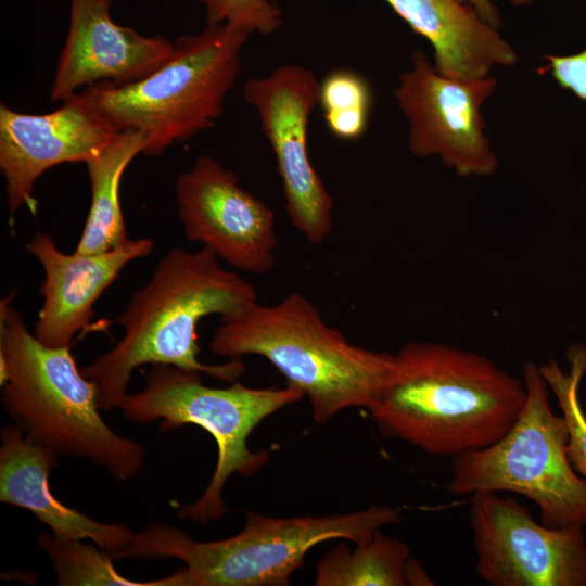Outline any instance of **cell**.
<instances>
[{
    "label": "cell",
    "instance_id": "obj_13",
    "mask_svg": "<svg viewBox=\"0 0 586 586\" xmlns=\"http://www.w3.org/2000/svg\"><path fill=\"white\" fill-rule=\"evenodd\" d=\"M118 135L77 94L46 114L0 105V170L11 217L26 207L36 214L34 188L40 176L63 163H87Z\"/></svg>",
    "mask_w": 586,
    "mask_h": 586
},
{
    "label": "cell",
    "instance_id": "obj_23",
    "mask_svg": "<svg viewBox=\"0 0 586 586\" xmlns=\"http://www.w3.org/2000/svg\"><path fill=\"white\" fill-rule=\"evenodd\" d=\"M206 23L227 24L247 34L272 35L282 23L279 7L270 0H198Z\"/></svg>",
    "mask_w": 586,
    "mask_h": 586
},
{
    "label": "cell",
    "instance_id": "obj_5",
    "mask_svg": "<svg viewBox=\"0 0 586 586\" xmlns=\"http://www.w3.org/2000/svg\"><path fill=\"white\" fill-rule=\"evenodd\" d=\"M402 507L371 506L329 515L270 518L246 511L234 536L198 542L183 531L151 524L135 532L120 558H176L183 562L153 586H285L316 545L334 538L360 543L402 519Z\"/></svg>",
    "mask_w": 586,
    "mask_h": 586
},
{
    "label": "cell",
    "instance_id": "obj_8",
    "mask_svg": "<svg viewBox=\"0 0 586 586\" xmlns=\"http://www.w3.org/2000/svg\"><path fill=\"white\" fill-rule=\"evenodd\" d=\"M525 404L511 429L497 442L451 458L446 486L455 496L513 493L533 501L549 527L586 526V481L568 456L564 417L549 402L538 365L523 367Z\"/></svg>",
    "mask_w": 586,
    "mask_h": 586
},
{
    "label": "cell",
    "instance_id": "obj_1",
    "mask_svg": "<svg viewBox=\"0 0 586 586\" xmlns=\"http://www.w3.org/2000/svg\"><path fill=\"white\" fill-rule=\"evenodd\" d=\"M219 262L204 246L195 252L173 247L158 260L146 284L114 319L124 330L122 339L81 370L97 386L101 410L120 408L131 373L142 365H170L225 382L244 374L242 358L218 365L199 359V322L257 301L253 285Z\"/></svg>",
    "mask_w": 586,
    "mask_h": 586
},
{
    "label": "cell",
    "instance_id": "obj_24",
    "mask_svg": "<svg viewBox=\"0 0 586 586\" xmlns=\"http://www.w3.org/2000/svg\"><path fill=\"white\" fill-rule=\"evenodd\" d=\"M549 71L555 80L564 89L572 91L586 101V49L571 55H545Z\"/></svg>",
    "mask_w": 586,
    "mask_h": 586
},
{
    "label": "cell",
    "instance_id": "obj_25",
    "mask_svg": "<svg viewBox=\"0 0 586 586\" xmlns=\"http://www.w3.org/2000/svg\"><path fill=\"white\" fill-rule=\"evenodd\" d=\"M463 3L470 4L479 16L495 27L496 29L501 27V20L498 9L491 2V0H460Z\"/></svg>",
    "mask_w": 586,
    "mask_h": 586
},
{
    "label": "cell",
    "instance_id": "obj_12",
    "mask_svg": "<svg viewBox=\"0 0 586 586\" xmlns=\"http://www.w3.org/2000/svg\"><path fill=\"white\" fill-rule=\"evenodd\" d=\"M175 196L189 241L242 272L265 275L273 269L279 243L276 216L231 169L202 155L177 177Z\"/></svg>",
    "mask_w": 586,
    "mask_h": 586
},
{
    "label": "cell",
    "instance_id": "obj_3",
    "mask_svg": "<svg viewBox=\"0 0 586 586\" xmlns=\"http://www.w3.org/2000/svg\"><path fill=\"white\" fill-rule=\"evenodd\" d=\"M208 347L230 359L244 355L267 359L308 397L317 423L347 408L368 410L398 366L396 354L351 343L300 292L275 305L255 301L222 316Z\"/></svg>",
    "mask_w": 586,
    "mask_h": 586
},
{
    "label": "cell",
    "instance_id": "obj_22",
    "mask_svg": "<svg viewBox=\"0 0 586 586\" xmlns=\"http://www.w3.org/2000/svg\"><path fill=\"white\" fill-rule=\"evenodd\" d=\"M371 102V88L356 72L337 69L320 82L319 104L326 125L341 140H355L365 133Z\"/></svg>",
    "mask_w": 586,
    "mask_h": 586
},
{
    "label": "cell",
    "instance_id": "obj_11",
    "mask_svg": "<svg viewBox=\"0 0 586 586\" xmlns=\"http://www.w3.org/2000/svg\"><path fill=\"white\" fill-rule=\"evenodd\" d=\"M496 85L489 76L446 77L422 51H415L411 69L400 75L394 91L410 125V151L419 157L440 156L461 177L493 175L498 158L484 133L481 106Z\"/></svg>",
    "mask_w": 586,
    "mask_h": 586
},
{
    "label": "cell",
    "instance_id": "obj_2",
    "mask_svg": "<svg viewBox=\"0 0 586 586\" xmlns=\"http://www.w3.org/2000/svg\"><path fill=\"white\" fill-rule=\"evenodd\" d=\"M396 355V374L368 412L383 436L428 455L494 444L525 404L524 382L483 355L435 342H409Z\"/></svg>",
    "mask_w": 586,
    "mask_h": 586
},
{
    "label": "cell",
    "instance_id": "obj_16",
    "mask_svg": "<svg viewBox=\"0 0 586 586\" xmlns=\"http://www.w3.org/2000/svg\"><path fill=\"white\" fill-rule=\"evenodd\" d=\"M0 436V500L30 511L56 536L92 540L115 560L135 532L125 524L97 521L56 498L49 475L58 466L59 454L28 437L16 424L4 426Z\"/></svg>",
    "mask_w": 586,
    "mask_h": 586
},
{
    "label": "cell",
    "instance_id": "obj_14",
    "mask_svg": "<svg viewBox=\"0 0 586 586\" xmlns=\"http://www.w3.org/2000/svg\"><path fill=\"white\" fill-rule=\"evenodd\" d=\"M110 7V0H71L68 33L50 102H64L98 82L123 86L139 81L171 58L174 42L116 24Z\"/></svg>",
    "mask_w": 586,
    "mask_h": 586
},
{
    "label": "cell",
    "instance_id": "obj_27",
    "mask_svg": "<svg viewBox=\"0 0 586 586\" xmlns=\"http://www.w3.org/2000/svg\"><path fill=\"white\" fill-rule=\"evenodd\" d=\"M533 0H512L514 5H524L530 4Z\"/></svg>",
    "mask_w": 586,
    "mask_h": 586
},
{
    "label": "cell",
    "instance_id": "obj_6",
    "mask_svg": "<svg viewBox=\"0 0 586 586\" xmlns=\"http://www.w3.org/2000/svg\"><path fill=\"white\" fill-rule=\"evenodd\" d=\"M249 36L227 24L206 23L200 33L178 37L171 58L145 78L123 86L98 82L77 95L118 132L142 133L144 155L160 156L222 116Z\"/></svg>",
    "mask_w": 586,
    "mask_h": 586
},
{
    "label": "cell",
    "instance_id": "obj_26",
    "mask_svg": "<svg viewBox=\"0 0 586 586\" xmlns=\"http://www.w3.org/2000/svg\"><path fill=\"white\" fill-rule=\"evenodd\" d=\"M405 578L407 585H433L424 568L412 557L407 562Z\"/></svg>",
    "mask_w": 586,
    "mask_h": 586
},
{
    "label": "cell",
    "instance_id": "obj_9",
    "mask_svg": "<svg viewBox=\"0 0 586 586\" xmlns=\"http://www.w3.org/2000/svg\"><path fill=\"white\" fill-rule=\"evenodd\" d=\"M475 570L491 586H586L584 526L536 522L512 496H470Z\"/></svg>",
    "mask_w": 586,
    "mask_h": 586
},
{
    "label": "cell",
    "instance_id": "obj_21",
    "mask_svg": "<svg viewBox=\"0 0 586 586\" xmlns=\"http://www.w3.org/2000/svg\"><path fill=\"white\" fill-rule=\"evenodd\" d=\"M568 369L551 359L538 365L565 419L568 456L574 470L586 481V413L579 398V386L586 374V346L571 345L566 351Z\"/></svg>",
    "mask_w": 586,
    "mask_h": 586
},
{
    "label": "cell",
    "instance_id": "obj_4",
    "mask_svg": "<svg viewBox=\"0 0 586 586\" xmlns=\"http://www.w3.org/2000/svg\"><path fill=\"white\" fill-rule=\"evenodd\" d=\"M14 296L0 302V383L10 418L59 455L89 460L118 481L133 477L144 461L143 446L105 423L97 386L78 369L69 346L38 341L13 306Z\"/></svg>",
    "mask_w": 586,
    "mask_h": 586
},
{
    "label": "cell",
    "instance_id": "obj_19",
    "mask_svg": "<svg viewBox=\"0 0 586 586\" xmlns=\"http://www.w3.org/2000/svg\"><path fill=\"white\" fill-rule=\"evenodd\" d=\"M408 546L380 528L352 551L341 544L316 565L317 586H406Z\"/></svg>",
    "mask_w": 586,
    "mask_h": 586
},
{
    "label": "cell",
    "instance_id": "obj_7",
    "mask_svg": "<svg viewBox=\"0 0 586 586\" xmlns=\"http://www.w3.org/2000/svg\"><path fill=\"white\" fill-rule=\"evenodd\" d=\"M304 397L300 387L289 383L280 388H253L235 381L228 387H211L199 371L155 364L145 375V387L127 394L119 409L126 419L139 423L162 419L158 430L163 433L193 424L214 437L218 456L211 482L199 499L178 512L181 519L205 524L226 514L222 491L230 475L250 477L268 462L267 451L249 447L252 431Z\"/></svg>",
    "mask_w": 586,
    "mask_h": 586
},
{
    "label": "cell",
    "instance_id": "obj_17",
    "mask_svg": "<svg viewBox=\"0 0 586 586\" xmlns=\"http://www.w3.org/2000/svg\"><path fill=\"white\" fill-rule=\"evenodd\" d=\"M433 48L437 73L454 79L487 77L494 66H512L513 48L475 10L460 0H384Z\"/></svg>",
    "mask_w": 586,
    "mask_h": 586
},
{
    "label": "cell",
    "instance_id": "obj_10",
    "mask_svg": "<svg viewBox=\"0 0 586 586\" xmlns=\"http://www.w3.org/2000/svg\"><path fill=\"white\" fill-rule=\"evenodd\" d=\"M319 87L310 69L285 64L266 77L247 80L243 88L244 100L257 112L273 152L289 219L311 244L324 241L333 226V200L307 148L308 123L319 103Z\"/></svg>",
    "mask_w": 586,
    "mask_h": 586
},
{
    "label": "cell",
    "instance_id": "obj_15",
    "mask_svg": "<svg viewBox=\"0 0 586 586\" xmlns=\"http://www.w3.org/2000/svg\"><path fill=\"white\" fill-rule=\"evenodd\" d=\"M154 247L150 238L94 254H65L51 234L37 232L26 250L41 264L44 280L39 289L43 304L34 334L51 347L69 346L73 337L94 317V303L132 260L146 257Z\"/></svg>",
    "mask_w": 586,
    "mask_h": 586
},
{
    "label": "cell",
    "instance_id": "obj_20",
    "mask_svg": "<svg viewBox=\"0 0 586 586\" xmlns=\"http://www.w3.org/2000/svg\"><path fill=\"white\" fill-rule=\"evenodd\" d=\"M38 545L50 559L60 586H152L123 576L113 565V558L100 547L41 533Z\"/></svg>",
    "mask_w": 586,
    "mask_h": 586
},
{
    "label": "cell",
    "instance_id": "obj_18",
    "mask_svg": "<svg viewBox=\"0 0 586 586\" xmlns=\"http://www.w3.org/2000/svg\"><path fill=\"white\" fill-rule=\"evenodd\" d=\"M144 149L143 135L132 130L122 131L101 153L86 163L91 203L76 253H101L129 240L119 199L120 181L127 166Z\"/></svg>",
    "mask_w": 586,
    "mask_h": 586
}]
</instances>
